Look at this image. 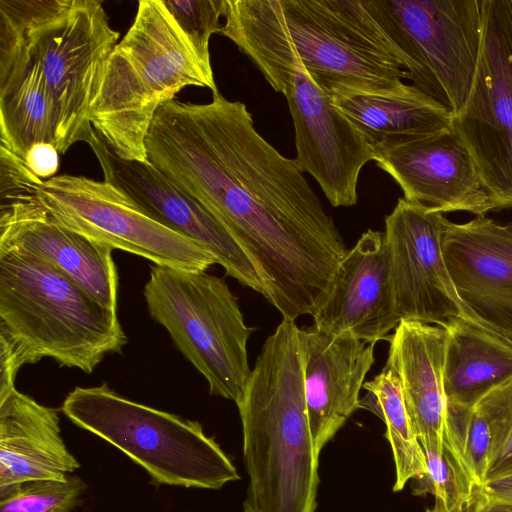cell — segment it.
<instances>
[{"mask_svg":"<svg viewBox=\"0 0 512 512\" xmlns=\"http://www.w3.org/2000/svg\"><path fill=\"white\" fill-rule=\"evenodd\" d=\"M145 145L148 161L232 235L283 318L313 316L348 250L295 159L257 132L247 106L219 91L205 104L174 99Z\"/></svg>","mask_w":512,"mask_h":512,"instance_id":"cell-1","label":"cell"},{"mask_svg":"<svg viewBox=\"0 0 512 512\" xmlns=\"http://www.w3.org/2000/svg\"><path fill=\"white\" fill-rule=\"evenodd\" d=\"M218 34L282 92L295 62L320 89L381 92L409 79L402 54L365 0H224Z\"/></svg>","mask_w":512,"mask_h":512,"instance_id":"cell-2","label":"cell"},{"mask_svg":"<svg viewBox=\"0 0 512 512\" xmlns=\"http://www.w3.org/2000/svg\"><path fill=\"white\" fill-rule=\"evenodd\" d=\"M244 512H315L319 454L307 415L299 328L283 318L265 341L241 398Z\"/></svg>","mask_w":512,"mask_h":512,"instance_id":"cell-3","label":"cell"},{"mask_svg":"<svg viewBox=\"0 0 512 512\" xmlns=\"http://www.w3.org/2000/svg\"><path fill=\"white\" fill-rule=\"evenodd\" d=\"M188 86L218 92L162 0H140L100 71L90 105L97 135L118 157L148 161L145 141L161 106Z\"/></svg>","mask_w":512,"mask_h":512,"instance_id":"cell-4","label":"cell"},{"mask_svg":"<svg viewBox=\"0 0 512 512\" xmlns=\"http://www.w3.org/2000/svg\"><path fill=\"white\" fill-rule=\"evenodd\" d=\"M0 332L23 364L51 358L91 373L127 337L117 314L34 255L0 251Z\"/></svg>","mask_w":512,"mask_h":512,"instance_id":"cell-5","label":"cell"},{"mask_svg":"<svg viewBox=\"0 0 512 512\" xmlns=\"http://www.w3.org/2000/svg\"><path fill=\"white\" fill-rule=\"evenodd\" d=\"M0 25L21 33L37 56L58 122L57 150L89 143L90 105L102 66L118 43L97 0H0Z\"/></svg>","mask_w":512,"mask_h":512,"instance_id":"cell-6","label":"cell"},{"mask_svg":"<svg viewBox=\"0 0 512 512\" xmlns=\"http://www.w3.org/2000/svg\"><path fill=\"white\" fill-rule=\"evenodd\" d=\"M61 411L76 426L110 443L157 485L220 489L240 476L197 421L132 401L107 383L76 387Z\"/></svg>","mask_w":512,"mask_h":512,"instance_id":"cell-7","label":"cell"},{"mask_svg":"<svg viewBox=\"0 0 512 512\" xmlns=\"http://www.w3.org/2000/svg\"><path fill=\"white\" fill-rule=\"evenodd\" d=\"M143 295L151 318L204 376L210 394L237 403L251 373L247 342L255 328L245 324L225 280L154 265Z\"/></svg>","mask_w":512,"mask_h":512,"instance_id":"cell-8","label":"cell"},{"mask_svg":"<svg viewBox=\"0 0 512 512\" xmlns=\"http://www.w3.org/2000/svg\"><path fill=\"white\" fill-rule=\"evenodd\" d=\"M403 56L409 80L456 115L473 84L481 0H365Z\"/></svg>","mask_w":512,"mask_h":512,"instance_id":"cell-9","label":"cell"},{"mask_svg":"<svg viewBox=\"0 0 512 512\" xmlns=\"http://www.w3.org/2000/svg\"><path fill=\"white\" fill-rule=\"evenodd\" d=\"M37 197L64 227L87 239L141 256L157 266L206 271L215 257L164 226L115 186L85 176L41 180Z\"/></svg>","mask_w":512,"mask_h":512,"instance_id":"cell-10","label":"cell"},{"mask_svg":"<svg viewBox=\"0 0 512 512\" xmlns=\"http://www.w3.org/2000/svg\"><path fill=\"white\" fill-rule=\"evenodd\" d=\"M481 11L473 84L452 125L501 210L512 208V0H481Z\"/></svg>","mask_w":512,"mask_h":512,"instance_id":"cell-11","label":"cell"},{"mask_svg":"<svg viewBox=\"0 0 512 512\" xmlns=\"http://www.w3.org/2000/svg\"><path fill=\"white\" fill-rule=\"evenodd\" d=\"M41 180L22 158L0 146V251L43 259L116 313L118 275L113 249L59 224L37 197Z\"/></svg>","mask_w":512,"mask_h":512,"instance_id":"cell-12","label":"cell"},{"mask_svg":"<svg viewBox=\"0 0 512 512\" xmlns=\"http://www.w3.org/2000/svg\"><path fill=\"white\" fill-rule=\"evenodd\" d=\"M445 219L443 213L404 197L385 217L398 318L442 326L460 317L481 326L448 271L441 244Z\"/></svg>","mask_w":512,"mask_h":512,"instance_id":"cell-13","label":"cell"},{"mask_svg":"<svg viewBox=\"0 0 512 512\" xmlns=\"http://www.w3.org/2000/svg\"><path fill=\"white\" fill-rule=\"evenodd\" d=\"M292 73L282 94L294 125L295 161L316 180L332 206H353L360 172L373 160V151L300 62H295Z\"/></svg>","mask_w":512,"mask_h":512,"instance_id":"cell-14","label":"cell"},{"mask_svg":"<svg viewBox=\"0 0 512 512\" xmlns=\"http://www.w3.org/2000/svg\"><path fill=\"white\" fill-rule=\"evenodd\" d=\"M88 144L100 164L105 182L121 190L164 226L203 247L228 276L263 294L253 263L225 227L198 201L149 161L118 157L96 132Z\"/></svg>","mask_w":512,"mask_h":512,"instance_id":"cell-15","label":"cell"},{"mask_svg":"<svg viewBox=\"0 0 512 512\" xmlns=\"http://www.w3.org/2000/svg\"><path fill=\"white\" fill-rule=\"evenodd\" d=\"M372 151L373 161L395 180L407 200L440 213L481 216L495 210L474 159L453 126Z\"/></svg>","mask_w":512,"mask_h":512,"instance_id":"cell-16","label":"cell"},{"mask_svg":"<svg viewBox=\"0 0 512 512\" xmlns=\"http://www.w3.org/2000/svg\"><path fill=\"white\" fill-rule=\"evenodd\" d=\"M443 256L456 291L479 324L512 345V224L485 215L444 221Z\"/></svg>","mask_w":512,"mask_h":512,"instance_id":"cell-17","label":"cell"},{"mask_svg":"<svg viewBox=\"0 0 512 512\" xmlns=\"http://www.w3.org/2000/svg\"><path fill=\"white\" fill-rule=\"evenodd\" d=\"M313 325L374 343L399 324L385 234L367 230L341 260Z\"/></svg>","mask_w":512,"mask_h":512,"instance_id":"cell-18","label":"cell"},{"mask_svg":"<svg viewBox=\"0 0 512 512\" xmlns=\"http://www.w3.org/2000/svg\"><path fill=\"white\" fill-rule=\"evenodd\" d=\"M304 393L313 446L318 454L354 411L374 364V343L315 325L299 329Z\"/></svg>","mask_w":512,"mask_h":512,"instance_id":"cell-19","label":"cell"},{"mask_svg":"<svg viewBox=\"0 0 512 512\" xmlns=\"http://www.w3.org/2000/svg\"><path fill=\"white\" fill-rule=\"evenodd\" d=\"M447 338L444 326L404 320L387 338L390 345L384 367L399 379L408 416L424 452L443 449Z\"/></svg>","mask_w":512,"mask_h":512,"instance_id":"cell-20","label":"cell"},{"mask_svg":"<svg viewBox=\"0 0 512 512\" xmlns=\"http://www.w3.org/2000/svg\"><path fill=\"white\" fill-rule=\"evenodd\" d=\"M80 466L56 409L17 389L0 397V496L26 482L65 480Z\"/></svg>","mask_w":512,"mask_h":512,"instance_id":"cell-21","label":"cell"},{"mask_svg":"<svg viewBox=\"0 0 512 512\" xmlns=\"http://www.w3.org/2000/svg\"><path fill=\"white\" fill-rule=\"evenodd\" d=\"M0 33V145L25 160L37 144L57 148L58 122L40 62L24 36Z\"/></svg>","mask_w":512,"mask_h":512,"instance_id":"cell-22","label":"cell"},{"mask_svg":"<svg viewBox=\"0 0 512 512\" xmlns=\"http://www.w3.org/2000/svg\"><path fill=\"white\" fill-rule=\"evenodd\" d=\"M333 104L371 149L396 145L451 128L454 114L413 84L381 92L338 91Z\"/></svg>","mask_w":512,"mask_h":512,"instance_id":"cell-23","label":"cell"},{"mask_svg":"<svg viewBox=\"0 0 512 512\" xmlns=\"http://www.w3.org/2000/svg\"><path fill=\"white\" fill-rule=\"evenodd\" d=\"M448 332L443 385L446 402L473 407L512 378V345L465 319L444 325Z\"/></svg>","mask_w":512,"mask_h":512,"instance_id":"cell-24","label":"cell"},{"mask_svg":"<svg viewBox=\"0 0 512 512\" xmlns=\"http://www.w3.org/2000/svg\"><path fill=\"white\" fill-rule=\"evenodd\" d=\"M363 388L366 394L360 399L359 408L384 421L395 463L393 491H401L409 480L426 473L427 463L408 416L399 379L393 370L384 367L371 381H365Z\"/></svg>","mask_w":512,"mask_h":512,"instance_id":"cell-25","label":"cell"},{"mask_svg":"<svg viewBox=\"0 0 512 512\" xmlns=\"http://www.w3.org/2000/svg\"><path fill=\"white\" fill-rule=\"evenodd\" d=\"M443 443L472 481L482 486L490 459L491 433L476 406L447 403Z\"/></svg>","mask_w":512,"mask_h":512,"instance_id":"cell-26","label":"cell"},{"mask_svg":"<svg viewBox=\"0 0 512 512\" xmlns=\"http://www.w3.org/2000/svg\"><path fill=\"white\" fill-rule=\"evenodd\" d=\"M86 489L76 475L62 481L26 482L0 496V512H71L80 505Z\"/></svg>","mask_w":512,"mask_h":512,"instance_id":"cell-27","label":"cell"},{"mask_svg":"<svg viewBox=\"0 0 512 512\" xmlns=\"http://www.w3.org/2000/svg\"><path fill=\"white\" fill-rule=\"evenodd\" d=\"M426 473L414 479L413 494H432L436 501L452 509L467 500L481 486L475 484L443 443L441 452L426 451Z\"/></svg>","mask_w":512,"mask_h":512,"instance_id":"cell-28","label":"cell"},{"mask_svg":"<svg viewBox=\"0 0 512 512\" xmlns=\"http://www.w3.org/2000/svg\"><path fill=\"white\" fill-rule=\"evenodd\" d=\"M205 70L213 74L209 43L218 33L224 0H162Z\"/></svg>","mask_w":512,"mask_h":512,"instance_id":"cell-29","label":"cell"},{"mask_svg":"<svg viewBox=\"0 0 512 512\" xmlns=\"http://www.w3.org/2000/svg\"><path fill=\"white\" fill-rule=\"evenodd\" d=\"M512 475V412L492 440L485 483Z\"/></svg>","mask_w":512,"mask_h":512,"instance_id":"cell-30","label":"cell"},{"mask_svg":"<svg viewBox=\"0 0 512 512\" xmlns=\"http://www.w3.org/2000/svg\"><path fill=\"white\" fill-rule=\"evenodd\" d=\"M59 155L54 145L42 143L33 146L24 161L37 177L48 180L54 177L58 170Z\"/></svg>","mask_w":512,"mask_h":512,"instance_id":"cell-31","label":"cell"},{"mask_svg":"<svg viewBox=\"0 0 512 512\" xmlns=\"http://www.w3.org/2000/svg\"><path fill=\"white\" fill-rule=\"evenodd\" d=\"M0 397L13 390L15 387L16 375L23 362L17 353L11 340L0 332Z\"/></svg>","mask_w":512,"mask_h":512,"instance_id":"cell-32","label":"cell"},{"mask_svg":"<svg viewBox=\"0 0 512 512\" xmlns=\"http://www.w3.org/2000/svg\"><path fill=\"white\" fill-rule=\"evenodd\" d=\"M482 488L487 498L512 503V475L488 481Z\"/></svg>","mask_w":512,"mask_h":512,"instance_id":"cell-33","label":"cell"},{"mask_svg":"<svg viewBox=\"0 0 512 512\" xmlns=\"http://www.w3.org/2000/svg\"><path fill=\"white\" fill-rule=\"evenodd\" d=\"M484 498L483 488L479 486L472 496L452 509H448L441 502L435 500L433 507L428 508L426 512H477Z\"/></svg>","mask_w":512,"mask_h":512,"instance_id":"cell-34","label":"cell"},{"mask_svg":"<svg viewBox=\"0 0 512 512\" xmlns=\"http://www.w3.org/2000/svg\"><path fill=\"white\" fill-rule=\"evenodd\" d=\"M477 512H512V503L485 498Z\"/></svg>","mask_w":512,"mask_h":512,"instance_id":"cell-35","label":"cell"}]
</instances>
